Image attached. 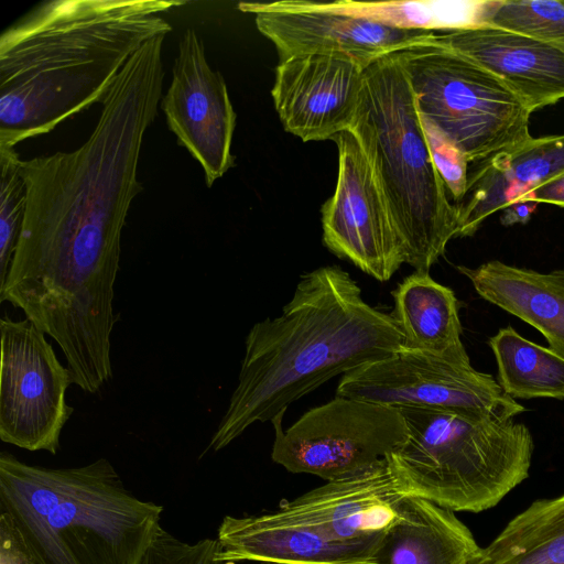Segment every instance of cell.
Segmentation results:
<instances>
[{"label":"cell","instance_id":"d4e9b609","mask_svg":"<svg viewBox=\"0 0 564 564\" xmlns=\"http://www.w3.org/2000/svg\"><path fill=\"white\" fill-rule=\"evenodd\" d=\"M479 25L503 29L564 48V1L481 0Z\"/></svg>","mask_w":564,"mask_h":564},{"label":"cell","instance_id":"3957f363","mask_svg":"<svg viewBox=\"0 0 564 564\" xmlns=\"http://www.w3.org/2000/svg\"><path fill=\"white\" fill-rule=\"evenodd\" d=\"M403 345L391 315L368 304L347 271L325 265L306 272L281 314L250 328L237 387L204 454L225 448L257 422L283 417L326 381Z\"/></svg>","mask_w":564,"mask_h":564},{"label":"cell","instance_id":"f1b7e54d","mask_svg":"<svg viewBox=\"0 0 564 564\" xmlns=\"http://www.w3.org/2000/svg\"><path fill=\"white\" fill-rule=\"evenodd\" d=\"M0 564H41L6 511L0 512Z\"/></svg>","mask_w":564,"mask_h":564},{"label":"cell","instance_id":"7a4b0ae2","mask_svg":"<svg viewBox=\"0 0 564 564\" xmlns=\"http://www.w3.org/2000/svg\"><path fill=\"white\" fill-rule=\"evenodd\" d=\"M184 1L56 0L0 39V144L51 132L102 102L128 61L171 31L161 13Z\"/></svg>","mask_w":564,"mask_h":564},{"label":"cell","instance_id":"9c48e42d","mask_svg":"<svg viewBox=\"0 0 564 564\" xmlns=\"http://www.w3.org/2000/svg\"><path fill=\"white\" fill-rule=\"evenodd\" d=\"M336 397L394 408L468 412L500 421L527 411L491 375L474 369L470 359L440 357L405 346L343 375Z\"/></svg>","mask_w":564,"mask_h":564},{"label":"cell","instance_id":"8fae6325","mask_svg":"<svg viewBox=\"0 0 564 564\" xmlns=\"http://www.w3.org/2000/svg\"><path fill=\"white\" fill-rule=\"evenodd\" d=\"M334 141L338 173L334 194L321 209L324 245L386 282L405 263L388 202L356 135L346 130Z\"/></svg>","mask_w":564,"mask_h":564},{"label":"cell","instance_id":"30bf717a","mask_svg":"<svg viewBox=\"0 0 564 564\" xmlns=\"http://www.w3.org/2000/svg\"><path fill=\"white\" fill-rule=\"evenodd\" d=\"M44 335L29 319L0 318V438L55 455L74 412L65 398L73 378Z\"/></svg>","mask_w":564,"mask_h":564},{"label":"cell","instance_id":"ba28073f","mask_svg":"<svg viewBox=\"0 0 564 564\" xmlns=\"http://www.w3.org/2000/svg\"><path fill=\"white\" fill-rule=\"evenodd\" d=\"M281 422L282 417L272 421V460L291 473L326 481L375 468L408 438L399 408L344 397L308 410L288 430Z\"/></svg>","mask_w":564,"mask_h":564},{"label":"cell","instance_id":"83f0119b","mask_svg":"<svg viewBox=\"0 0 564 564\" xmlns=\"http://www.w3.org/2000/svg\"><path fill=\"white\" fill-rule=\"evenodd\" d=\"M219 552L217 539L206 538L192 544L161 528L141 564H237L219 560Z\"/></svg>","mask_w":564,"mask_h":564},{"label":"cell","instance_id":"44dd1931","mask_svg":"<svg viewBox=\"0 0 564 564\" xmlns=\"http://www.w3.org/2000/svg\"><path fill=\"white\" fill-rule=\"evenodd\" d=\"M390 313L408 348L440 357L469 360L462 343L459 303L452 289L414 271L392 292Z\"/></svg>","mask_w":564,"mask_h":564},{"label":"cell","instance_id":"ffe728a7","mask_svg":"<svg viewBox=\"0 0 564 564\" xmlns=\"http://www.w3.org/2000/svg\"><path fill=\"white\" fill-rule=\"evenodd\" d=\"M456 269L480 297L536 328L564 358V267L542 273L490 260Z\"/></svg>","mask_w":564,"mask_h":564},{"label":"cell","instance_id":"d6986e66","mask_svg":"<svg viewBox=\"0 0 564 564\" xmlns=\"http://www.w3.org/2000/svg\"><path fill=\"white\" fill-rule=\"evenodd\" d=\"M482 552L454 511L406 497L398 519L380 536L372 564H478Z\"/></svg>","mask_w":564,"mask_h":564},{"label":"cell","instance_id":"4fadbf2b","mask_svg":"<svg viewBox=\"0 0 564 564\" xmlns=\"http://www.w3.org/2000/svg\"><path fill=\"white\" fill-rule=\"evenodd\" d=\"M160 106L177 143L200 164L210 187L235 163L237 115L223 75L208 65L204 43L193 29L180 41L172 82Z\"/></svg>","mask_w":564,"mask_h":564},{"label":"cell","instance_id":"f546056e","mask_svg":"<svg viewBox=\"0 0 564 564\" xmlns=\"http://www.w3.org/2000/svg\"><path fill=\"white\" fill-rule=\"evenodd\" d=\"M519 199H529L538 204H551L564 207V173L528 192Z\"/></svg>","mask_w":564,"mask_h":564},{"label":"cell","instance_id":"9a60e30c","mask_svg":"<svg viewBox=\"0 0 564 564\" xmlns=\"http://www.w3.org/2000/svg\"><path fill=\"white\" fill-rule=\"evenodd\" d=\"M380 536L365 541L334 540L279 508L258 516H226L216 539L221 561L372 564Z\"/></svg>","mask_w":564,"mask_h":564},{"label":"cell","instance_id":"e0dca14e","mask_svg":"<svg viewBox=\"0 0 564 564\" xmlns=\"http://www.w3.org/2000/svg\"><path fill=\"white\" fill-rule=\"evenodd\" d=\"M405 498L386 457L368 471L327 481L280 509L330 539L365 541L394 523Z\"/></svg>","mask_w":564,"mask_h":564},{"label":"cell","instance_id":"52a82bcc","mask_svg":"<svg viewBox=\"0 0 564 564\" xmlns=\"http://www.w3.org/2000/svg\"><path fill=\"white\" fill-rule=\"evenodd\" d=\"M436 35V34H435ZM421 118L479 162L527 141L531 112L494 74L435 41L395 53Z\"/></svg>","mask_w":564,"mask_h":564},{"label":"cell","instance_id":"277c9868","mask_svg":"<svg viewBox=\"0 0 564 564\" xmlns=\"http://www.w3.org/2000/svg\"><path fill=\"white\" fill-rule=\"evenodd\" d=\"M0 510L41 564H141L163 507L138 498L107 458L52 468L0 453Z\"/></svg>","mask_w":564,"mask_h":564},{"label":"cell","instance_id":"7c38bea8","mask_svg":"<svg viewBox=\"0 0 564 564\" xmlns=\"http://www.w3.org/2000/svg\"><path fill=\"white\" fill-rule=\"evenodd\" d=\"M280 59L304 54L344 56L367 68L377 59L432 40L437 32L390 26L364 17L328 11L314 1L240 2Z\"/></svg>","mask_w":564,"mask_h":564},{"label":"cell","instance_id":"8992f818","mask_svg":"<svg viewBox=\"0 0 564 564\" xmlns=\"http://www.w3.org/2000/svg\"><path fill=\"white\" fill-rule=\"evenodd\" d=\"M408 427L387 462L399 490L451 511L481 512L529 477L534 443L513 419L399 408Z\"/></svg>","mask_w":564,"mask_h":564},{"label":"cell","instance_id":"603a6c76","mask_svg":"<svg viewBox=\"0 0 564 564\" xmlns=\"http://www.w3.org/2000/svg\"><path fill=\"white\" fill-rule=\"evenodd\" d=\"M498 367L497 381L512 399L564 400V358L521 336L512 326L489 338Z\"/></svg>","mask_w":564,"mask_h":564},{"label":"cell","instance_id":"7402d4cb","mask_svg":"<svg viewBox=\"0 0 564 564\" xmlns=\"http://www.w3.org/2000/svg\"><path fill=\"white\" fill-rule=\"evenodd\" d=\"M478 564H564V495L536 500L514 517Z\"/></svg>","mask_w":564,"mask_h":564},{"label":"cell","instance_id":"484cf974","mask_svg":"<svg viewBox=\"0 0 564 564\" xmlns=\"http://www.w3.org/2000/svg\"><path fill=\"white\" fill-rule=\"evenodd\" d=\"M14 147L0 144V286L17 248L25 212V184Z\"/></svg>","mask_w":564,"mask_h":564},{"label":"cell","instance_id":"5b68a950","mask_svg":"<svg viewBox=\"0 0 564 564\" xmlns=\"http://www.w3.org/2000/svg\"><path fill=\"white\" fill-rule=\"evenodd\" d=\"M349 130L388 202L405 263L430 272L457 232V212L430 153L420 113L395 53L365 69Z\"/></svg>","mask_w":564,"mask_h":564},{"label":"cell","instance_id":"4dcf8cb0","mask_svg":"<svg viewBox=\"0 0 564 564\" xmlns=\"http://www.w3.org/2000/svg\"><path fill=\"white\" fill-rule=\"evenodd\" d=\"M538 203L529 199H518L506 205L500 212V223L505 227L517 224L525 225L538 208Z\"/></svg>","mask_w":564,"mask_h":564},{"label":"cell","instance_id":"6da1fadb","mask_svg":"<svg viewBox=\"0 0 564 564\" xmlns=\"http://www.w3.org/2000/svg\"><path fill=\"white\" fill-rule=\"evenodd\" d=\"M148 41L112 84L83 145L21 161L24 219L0 303L62 349L73 383L97 393L112 376L111 333L121 232L134 197L141 147L162 99V48Z\"/></svg>","mask_w":564,"mask_h":564},{"label":"cell","instance_id":"cb8c5ba5","mask_svg":"<svg viewBox=\"0 0 564 564\" xmlns=\"http://www.w3.org/2000/svg\"><path fill=\"white\" fill-rule=\"evenodd\" d=\"M314 3L324 10L367 18L406 30L453 32L479 26L481 1H383L337 0Z\"/></svg>","mask_w":564,"mask_h":564},{"label":"cell","instance_id":"5bb4252c","mask_svg":"<svg viewBox=\"0 0 564 564\" xmlns=\"http://www.w3.org/2000/svg\"><path fill=\"white\" fill-rule=\"evenodd\" d=\"M365 69L336 55L304 54L280 59L271 95L283 128L304 142L335 140L349 130Z\"/></svg>","mask_w":564,"mask_h":564},{"label":"cell","instance_id":"2e32d148","mask_svg":"<svg viewBox=\"0 0 564 564\" xmlns=\"http://www.w3.org/2000/svg\"><path fill=\"white\" fill-rule=\"evenodd\" d=\"M435 41L498 77L531 113L564 99L561 46L489 25L436 33Z\"/></svg>","mask_w":564,"mask_h":564},{"label":"cell","instance_id":"4316f807","mask_svg":"<svg viewBox=\"0 0 564 564\" xmlns=\"http://www.w3.org/2000/svg\"><path fill=\"white\" fill-rule=\"evenodd\" d=\"M421 118V117H420ZM432 161L447 193L458 204L466 192L468 160L465 154L432 122L421 118Z\"/></svg>","mask_w":564,"mask_h":564},{"label":"cell","instance_id":"ac0fdd59","mask_svg":"<svg viewBox=\"0 0 564 564\" xmlns=\"http://www.w3.org/2000/svg\"><path fill=\"white\" fill-rule=\"evenodd\" d=\"M564 173V134L533 138L475 162L455 204L456 237H470L492 214Z\"/></svg>","mask_w":564,"mask_h":564},{"label":"cell","instance_id":"1f68e13d","mask_svg":"<svg viewBox=\"0 0 564 564\" xmlns=\"http://www.w3.org/2000/svg\"><path fill=\"white\" fill-rule=\"evenodd\" d=\"M254 564H270V563H254Z\"/></svg>","mask_w":564,"mask_h":564}]
</instances>
